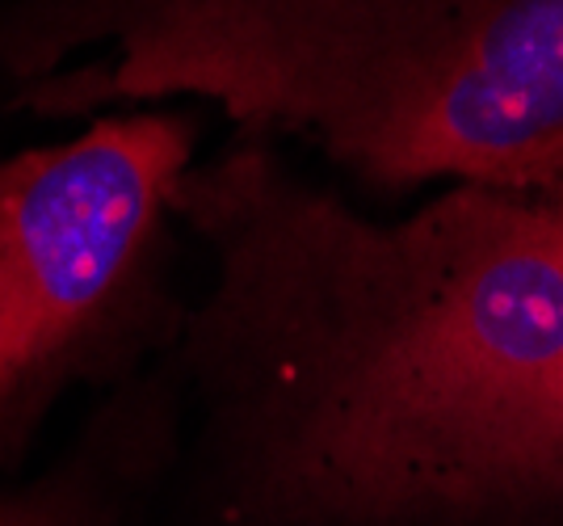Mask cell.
I'll list each match as a JSON object with an SVG mask.
<instances>
[{
	"label": "cell",
	"instance_id": "cell-1",
	"mask_svg": "<svg viewBox=\"0 0 563 526\" xmlns=\"http://www.w3.org/2000/svg\"><path fill=\"white\" fill-rule=\"evenodd\" d=\"M173 211L214 257L194 359L269 497L320 518L500 497L563 362V216L463 182L375 223L261 144L186 168Z\"/></svg>",
	"mask_w": 563,
	"mask_h": 526
},
{
	"label": "cell",
	"instance_id": "cell-2",
	"mask_svg": "<svg viewBox=\"0 0 563 526\" xmlns=\"http://www.w3.org/2000/svg\"><path fill=\"white\" fill-rule=\"evenodd\" d=\"M18 106L189 94L378 186H488L563 131V0H18Z\"/></svg>",
	"mask_w": 563,
	"mask_h": 526
},
{
	"label": "cell",
	"instance_id": "cell-3",
	"mask_svg": "<svg viewBox=\"0 0 563 526\" xmlns=\"http://www.w3.org/2000/svg\"><path fill=\"white\" fill-rule=\"evenodd\" d=\"M189 147L186 119L126 114L0 161V434L114 333Z\"/></svg>",
	"mask_w": 563,
	"mask_h": 526
},
{
	"label": "cell",
	"instance_id": "cell-4",
	"mask_svg": "<svg viewBox=\"0 0 563 526\" xmlns=\"http://www.w3.org/2000/svg\"><path fill=\"white\" fill-rule=\"evenodd\" d=\"M488 186L521 194V198H534L542 207H551L555 216H563V131L526 144Z\"/></svg>",
	"mask_w": 563,
	"mask_h": 526
},
{
	"label": "cell",
	"instance_id": "cell-5",
	"mask_svg": "<svg viewBox=\"0 0 563 526\" xmlns=\"http://www.w3.org/2000/svg\"><path fill=\"white\" fill-rule=\"evenodd\" d=\"M0 526H71L64 505L47 497H30V502H4L0 505Z\"/></svg>",
	"mask_w": 563,
	"mask_h": 526
}]
</instances>
